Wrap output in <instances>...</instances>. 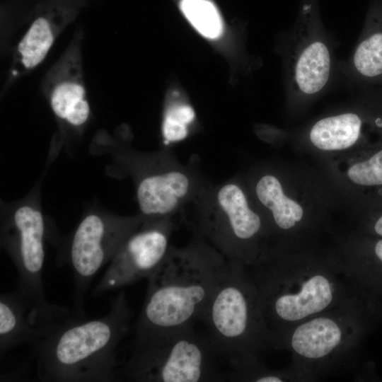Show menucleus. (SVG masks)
I'll return each mask as SVG.
<instances>
[{
    "label": "nucleus",
    "instance_id": "1",
    "mask_svg": "<svg viewBox=\"0 0 382 382\" xmlns=\"http://www.w3.org/2000/svg\"><path fill=\"white\" fill-rule=\"evenodd\" d=\"M125 291L110 301L108 313L86 319L67 307L39 329L30 345L41 381L108 382L118 379L116 349L132 330Z\"/></svg>",
    "mask_w": 382,
    "mask_h": 382
},
{
    "label": "nucleus",
    "instance_id": "2",
    "mask_svg": "<svg viewBox=\"0 0 382 382\" xmlns=\"http://www.w3.org/2000/svg\"><path fill=\"white\" fill-rule=\"evenodd\" d=\"M228 260L201 238L182 248L170 246L163 262L147 279L140 313L132 329L144 337L200 320Z\"/></svg>",
    "mask_w": 382,
    "mask_h": 382
},
{
    "label": "nucleus",
    "instance_id": "3",
    "mask_svg": "<svg viewBox=\"0 0 382 382\" xmlns=\"http://www.w3.org/2000/svg\"><path fill=\"white\" fill-rule=\"evenodd\" d=\"M251 267L268 345L309 318L359 300L360 286L345 267L294 265L268 255Z\"/></svg>",
    "mask_w": 382,
    "mask_h": 382
},
{
    "label": "nucleus",
    "instance_id": "4",
    "mask_svg": "<svg viewBox=\"0 0 382 382\" xmlns=\"http://www.w3.org/2000/svg\"><path fill=\"white\" fill-rule=\"evenodd\" d=\"M200 320L228 364L260 359L268 345L257 286L247 267L239 262L228 260Z\"/></svg>",
    "mask_w": 382,
    "mask_h": 382
},
{
    "label": "nucleus",
    "instance_id": "5",
    "mask_svg": "<svg viewBox=\"0 0 382 382\" xmlns=\"http://www.w3.org/2000/svg\"><path fill=\"white\" fill-rule=\"evenodd\" d=\"M221 358L207 335L193 324L136 338L118 378L140 382H214L227 380L217 366Z\"/></svg>",
    "mask_w": 382,
    "mask_h": 382
},
{
    "label": "nucleus",
    "instance_id": "6",
    "mask_svg": "<svg viewBox=\"0 0 382 382\" xmlns=\"http://www.w3.org/2000/svg\"><path fill=\"white\" fill-rule=\"evenodd\" d=\"M284 55L286 89L292 103L311 101L330 88L338 64L318 0H302L295 23L285 37Z\"/></svg>",
    "mask_w": 382,
    "mask_h": 382
},
{
    "label": "nucleus",
    "instance_id": "7",
    "mask_svg": "<svg viewBox=\"0 0 382 382\" xmlns=\"http://www.w3.org/2000/svg\"><path fill=\"white\" fill-rule=\"evenodd\" d=\"M359 306L357 300L309 318L270 346L291 352L296 374H320L337 364L357 344L361 330Z\"/></svg>",
    "mask_w": 382,
    "mask_h": 382
},
{
    "label": "nucleus",
    "instance_id": "8",
    "mask_svg": "<svg viewBox=\"0 0 382 382\" xmlns=\"http://www.w3.org/2000/svg\"><path fill=\"white\" fill-rule=\"evenodd\" d=\"M209 209H199L190 222L195 236L204 240L226 259L253 267L262 260L257 239L260 216L252 210L241 187L231 180L213 190Z\"/></svg>",
    "mask_w": 382,
    "mask_h": 382
},
{
    "label": "nucleus",
    "instance_id": "9",
    "mask_svg": "<svg viewBox=\"0 0 382 382\" xmlns=\"http://www.w3.org/2000/svg\"><path fill=\"white\" fill-rule=\"evenodd\" d=\"M140 216L118 217L92 212L79 224L71 238L69 262L74 276V310L84 316L86 291L97 272L110 262L124 241L141 225Z\"/></svg>",
    "mask_w": 382,
    "mask_h": 382
},
{
    "label": "nucleus",
    "instance_id": "10",
    "mask_svg": "<svg viewBox=\"0 0 382 382\" xmlns=\"http://www.w3.org/2000/svg\"><path fill=\"white\" fill-rule=\"evenodd\" d=\"M174 228L171 218L142 222L122 244L92 291L102 294L148 279L166 257Z\"/></svg>",
    "mask_w": 382,
    "mask_h": 382
},
{
    "label": "nucleus",
    "instance_id": "11",
    "mask_svg": "<svg viewBox=\"0 0 382 382\" xmlns=\"http://www.w3.org/2000/svg\"><path fill=\"white\" fill-rule=\"evenodd\" d=\"M45 231L42 212L29 204L18 207L1 227V245L17 269L18 289L36 306L48 303L42 279Z\"/></svg>",
    "mask_w": 382,
    "mask_h": 382
},
{
    "label": "nucleus",
    "instance_id": "12",
    "mask_svg": "<svg viewBox=\"0 0 382 382\" xmlns=\"http://www.w3.org/2000/svg\"><path fill=\"white\" fill-rule=\"evenodd\" d=\"M83 30H76L42 81L43 94L55 117L74 130L82 129L91 115L83 66Z\"/></svg>",
    "mask_w": 382,
    "mask_h": 382
},
{
    "label": "nucleus",
    "instance_id": "13",
    "mask_svg": "<svg viewBox=\"0 0 382 382\" xmlns=\"http://www.w3.org/2000/svg\"><path fill=\"white\" fill-rule=\"evenodd\" d=\"M77 13V7L69 0H47L37 7L14 49L5 88L45 60L57 38Z\"/></svg>",
    "mask_w": 382,
    "mask_h": 382
},
{
    "label": "nucleus",
    "instance_id": "14",
    "mask_svg": "<svg viewBox=\"0 0 382 382\" xmlns=\"http://www.w3.org/2000/svg\"><path fill=\"white\" fill-rule=\"evenodd\" d=\"M197 181L190 169L169 163L141 177L137 198L142 222L171 218L198 194Z\"/></svg>",
    "mask_w": 382,
    "mask_h": 382
},
{
    "label": "nucleus",
    "instance_id": "15",
    "mask_svg": "<svg viewBox=\"0 0 382 382\" xmlns=\"http://www.w3.org/2000/svg\"><path fill=\"white\" fill-rule=\"evenodd\" d=\"M337 69L348 83H360L382 77V4L370 8L364 31L356 47Z\"/></svg>",
    "mask_w": 382,
    "mask_h": 382
},
{
    "label": "nucleus",
    "instance_id": "16",
    "mask_svg": "<svg viewBox=\"0 0 382 382\" xmlns=\"http://www.w3.org/2000/svg\"><path fill=\"white\" fill-rule=\"evenodd\" d=\"M35 305L18 289L0 296V354L18 346L31 345L37 335L30 311Z\"/></svg>",
    "mask_w": 382,
    "mask_h": 382
},
{
    "label": "nucleus",
    "instance_id": "17",
    "mask_svg": "<svg viewBox=\"0 0 382 382\" xmlns=\"http://www.w3.org/2000/svg\"><path fill=\"white\" fill-rule=\"evenodd\" d=\"M362 120L356 112L348 111L320 119L309 132L311 142L324 151L342 150L359 139Z\"/></svg>",
    "mask_w": 382,
    "mask_h": 382
},
{
    "label": "nucleus",
    "instance_id": "18",
    "mask_svg": "<svg viewBox=\"0 0 382 382\" xmlns=\"http://www.w3.org/2000/svg\"><path fill=\"white\" fill-rule=\"evenodd\" d=\"M255 194L259 202L270 211L274 223L279 229L289 231L302 219L303 208L285 195L280 181L274 175L262 176L256 183Z\"/></svg>",
    "mask_w": 382,
    "mask_h": 382
},
{
    "label": "nucleus",
    "instance_id": "19",
    "mask_svg": "<svg viewBox=\"0 0 382 382\" xmlns=\"http://www.w3.org/2000/svg\"><path fill=\"white\" fill-rule=\"evenodd\" d=\"M180 8L191 24L204 36L218 37L222 23L214 5L207 0H183Z\"/></svg>",
    "mask_w": 382,
    "mask_h": 382
},
{
    "label": "nucleus",
    "instance_id": "20",
    "mask_svg": "<svg viewBox=\"0 0 382 382\" xmlns=\"http://www.w3.org/2000/svg\"><path fill=\"white\" fill-rule=\"evenodd\" d=\"M193 110L188 105H171L166 111L162 132L166 142L183 139L187 134L186 125L194 119Z\"/></svg>",
    "mask_w": 382,
    "mask_h": 382
},
{
    "label": "nucleus",
    "instance_id": "21",
    "mask_svg": "<svg viewBox=\"0 0 382 382\" xmlns=\"http://www.w3.org/2000/svg\"><path fill=\"white\" fill-rule=\"evenodd\" d=\"M349 180L360 185H382V150L366 161L355 163L347 170Z\"/></svg>",
    "mask_w": 382,
    "mask_h": 382
},
{
    "label": "nucleus",
    "instance_id": "22",
    "mask_svg": "<svg viewBox=\"0 0 382 382\" xmlns=\"http://www.w3.org/2000/svg\"><path fill=\"white\" fill-rule=\"evenodd\" d=\"M374 253L379 262L382 264V239L378 240L374 246Z\"/></svg>",
    "mask_w": 382,
    "mask_h": 382
},
{
    "label": "nucleus",
    "instance_id": "23",
    "mask_svg": "<svg viewBox=\"0 0 382 382\" xmlns=\"http://www.w3.org/2000/svg\"><path fill=\"white\" fill-rule=\"evenodd\" d=\"M374 229L376 233L382 236V216L375 223Z\"/></svg>",
    "mask_w": 382,
    "mask_h": 382
}]
</instances>
